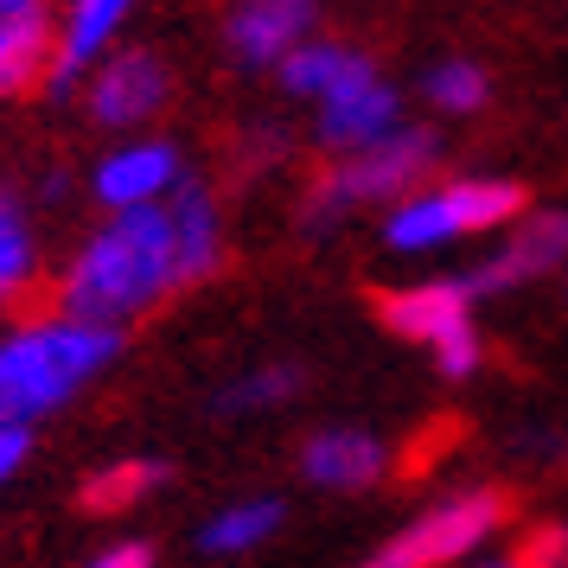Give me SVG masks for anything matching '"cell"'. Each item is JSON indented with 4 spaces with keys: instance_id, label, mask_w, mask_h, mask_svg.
<instances>
[{
    "instance_id": "cell-1",
    "label": "cell",
    "mask_w": 568,
    "mask_h": 568,
    "mask_svg": "<svg viewBox=\"0 0 568 568\" xmlns=\"http://www.w3.org/2000/svg\"><path fill=\"white\" fill-rule=\"evenodd\" d=\"M224 256V231H217V205L205 185H173V199H148V205H122L103 231L78 250V262L58 282V313L78 320H141L154 313L166 294L205 282Z\"/></svg>"
},
{
    "instance_id": "cell-2",
    "label": "cell",
    "mask_w": 568,
    "mask_h": 568,
    "mask_svg": "<svg viewBox=\"0 0 568 568\" xmlns=\"http://www.w3.org/2000/svg\"><path fill=\"white\" fill-rule=\"evenodd\" d=\"M122 358V333L103 320L52 313L0 338V422H32L71 403L90 377Z\"/></svg>"
},
{
    "instance_id": "cell-3",
    "label": "cell",
    "mask_w": 568,
    "mask_h": 568,
    "mask_svg": "<svg viewBox=\"0 0 568 568\" xmlns=\"http://www.w3.org/2000/svg\"><path fill=\"white\" fill-rule=\"evenodd\" d=\"M435 166V134L422 129H396L384 134V141H371V148H358V154H345L326 173V180L313 185L307 199V217L313 224H333V217H345V211L358 205H389V199H409L415 180Z\"/></svg>"
},
{
    "instance_id": "cell-4",
    "label": "cell",
    "mask_w": 568,
    "mask_h": 568,
    "mask_svg": "<svg viewBox=\"0 0 568 568\" xmlns=\"http://www.w3.org/2000/svg\"><path fill=\"white\" fill-rule=\"evenodd\" d=\"M524 192L505 180H460V185H440V192H409L396 199V217L384 224V243L389 250H435V243H454V236H473V231H491L517 217Z\"/></svg>"
},
{
    "instance_id": "cell-5",
    "label": "cell",
    "mask_w": 568,
    "mask_h": 568,
    "mask_svg": "<svg viewBox=\"0 0 568 568\" xmlns=\"http://www.w3.org/2000/svg\"><path fill=\"white\" fill-rule=\"evenodd\" d=\"M377 320H384L396 338L428 345L447 377H466V371L479 364V333H473V287H466V282L396 287V294H384V301H377Z\"/></svg>"
},
{
    "instance_id": "cell-6",
    "label": "cell",
    "mask_w": 568,
    "mask_h": 568,
    "mask_svg": "<svg viewBox=\"0 0 568 568\" xmlns=\"http://www.w3.org/2000/svg\"><path fill=\"white\" fill-rule=\"evenodd\" d=\"M498 517H505V498L498 491H466L454 505L415 517L409 530L389 537L364 568H440V562H454V556H466V549H479L498 530Z\"/></svg>"
},
{
    "instance_id": "cell-7",
    "label": "cell",
    "mask_w": 568,
    "mask_h": 568,
    "mask_svg": "<svg viewBox=\"0 0 568 568\" xmlns=\"http://www.w3.org/2000/svg\"><path fill=\"white\" fill-rule=\"evenodd\" d=\"M313 0H231L224 13V45L236 64H282L313 32Z\"/></svg>"
},
{
    "instance_id": "cell-8",
    "label": "cell",
    "mask_w": 568,
    "mask_h": 568,
    "mask_svg": "<svg viewBox=\"0 0 568 568\" xmlns=\"http://www.w3.org/2000/svg\"><path fill=\"white\" fill-rule=\"evenodd\" d=\"M58 52L52 0H0V97H20L45 83Z\"/></svg>"
},
{
    "instance_id": "cell-9",
    "label": "cell",
    "mask_w": 568,
    "mask_h": 568,
    "mask_svg": "<svg viewBox=\"0 0 568 568\" xmlns=\"http://www.w3.org/2000/svg\"><path fill=\"white\" fill-rule=\"evenodd\" d=\"M160 103H166V64L154 52H115L90 83V115L109 129H134L160 115Z\"/></svg>"
},
{
    "instance_id": "cell-10",
    "label": "cell",
    "mask_w": 568,
    "mask_h": 568,
    "mask_svg": "<svg viewBox=\"0 0 568 568\" xmlns=\"http://www.w3.org/2000/svg\"><path fill=\"white\" fill-rule=\"evenodd\" d=\"M562 256H568V217L562 211H537V217H530V224H524V231H517L466 287H473V294H505V287H517V282L549 275Z\"/></svg>"
},
{
    "instance_id": "cell-11",
    "label": "cell",
    "mask_w": 568,
    "mask_h": 568,
    "mask_svg": "<svg viewBox=\"0 0 568 568\" xmlns=\"http://www.w3.org/2000/svg\"><path fill=\"white\" fill-rule=\"evenodd\" d=\"M396 129H403V103H396V90L384 78H364L358 90L320 103V141L338 148V154H358V148H371V141H384Z\"/></svg>"
},
{
    "instance_id": "cell-12",
    "label": "cell",
    "mask_w": 568,
    "mask_h": 568,
    "mask_svg": "<svg viewBox=\"0 0 568 568\" xmlns=\"http://www.w3.org/2000/svg\"><path fill=\"white\" fill-rule=\"evenodd\" d=\"M134 0H64V20H58V52H52V71H45V90H71L83 78V64L103 52L115 27L129 20Z\"/></svg>"
},
{
    "instance_id": "cell-13",
    "label": "cell",
    "mask_w": 568,
    "mask_h": 568,
    "mask_svg": "<svg viewBox=\"0 0 568 568\" xmlns=\"http://www.w3.org/2000/svg\"><path fill=\"white\" fill-rule=\"evenodd\" d=\"M173 185H180V160H173L166 141H134V148H122V154H109L103 166H97V199L115 205V211L166 199Z\"/></svg>"
},
{
    "instance_id": "cell-14",
    "label": "cell",
    "mask_w": 568,
    "mask_h": 568,
    "mask_svg": "<svg viewBox=\"0 0 568 568\" xmlns=\"http://www.w3.org/2000/svg\"><path fill=\"white\" fill-rule=\"evenodd\" d=\"M301 466H307L313 486L358 491V486H371V479L389 466V454H384V440L364 435V428H326V435L307 440V460H301Z\"/></svg>"
},
{
    "instance_id": "cell-15",
    "label": "cell",
    "mask_w": 568,
    "mask_h": 568,
    "mask_svg": "<svg viewBox=\"0 0 568 568\" xmlns=\"http://www.w3.org/2000/svg\"><path fill=\"white\" fill-rule=\"evenodd\" d=\"M275 71H282V83L294 97H307V103H333L345 90H358L364 78H377L358 45H307V39H301Z\"/></svg>"
},
{
    "instance_id": "cell-16",
    "label": "cell",
    "mask_w": 568,
    "mask_h": 568,
    "mask_svg": "<svg viewBox=\"0 0 568 568\" xmlns=\"http://www.w3.org/2000/svg\"><path fill=\"white\" fill-rule=\"evenodd\" d=\"M275 524H282V505L275 498H250V505H231V511H217L199 530L211 556H236V549H256L262 537H275Z\"/></svg>"
},
{
    "instance_id": "cell-17",
    "label": "cell",
    "mask_w": 568,
    "mask_h": 568,
    "mask_svg": "<svg viewBox=\"0 0 568 568\" xmlns=\"http://www.w3.org/2000/svg\"><path fill=\"white\" fill-rule=\"evenodd\" d=\"M160 479H166L160 460H109L103 473L83 479V505H90V511H129L134 498H148Z\"/></svg>"
},
{
    "instance_id": "cell-18",
    "label": "cell",
    "mask_w": 568,
    "mask_h": 568,
    "mask_svg": "<svg viewBox=\"0 0 568 568\" xmlns=\"http://www.w3.org/2000/svg\"><path fill=\"white\" fill-rule=\"evenodd\" d=\"M32 268H39V243H32L27 211L13 192H0V301H13L32 282Z\"/></svg>"
},
{
    "instance_id": "cell-19",
    "label": "cell",
    "mask_w": 568,
    "mask_h": 568,
    "mask_svg": "<svg viewBox=\"0 0 568 568\" xmlns=\"http://www.w3.org/2000/svg\"><path fill=\"white\" fill-rule=\"evenodd\" d=\"M294 389H301V371H294V364H262V371L236 377V384L217 396V409L224 415H262V409H275V403H287Z\"/></svg>"
},
{
    "instance_id": "cell-20",
    "label": "cell",
    "mask_w": 568,
    "mask_h": 568,
    "mask_svg": "<svg viewBox=\"0 0 568 568\" xmlns=\"http://www.w3.org/2000/svg\"><path fill=\"white\" fill-rule=\"evenodd\" d=\"M428 103L454 109V115L479 109V103H486V71H479V64H466V58L435 64V71H428Z\"/></svg>"
},
{
    "instance_id": "cell-21",
    "label": "cell",
    "mask_w": 568,
    "mask_h": 568,
    "mask_svg": "<svg viewBox=\"0 0 568 568\" xmlns=\"http://www.w3.org/2000/svg\"><path fill=\"white\" fill-rule=\"evenodd\" d=\"M27 422H0V486H7V479H13V473H20V460H27Z\"/></svg>"
},
{
    "instance_id": "cell-22",
    "label": "cell",
    "mask_w": 568,
    "mask_h": 568,
    "mask_svg": "<svg viewBox=\"0 0 568 568\" xmlns=\"http://www.w3.org/2000/svg\"><path fill=\"white\" fill-rule=\"evenodd\" d=\"M524 562H530V568H568V537H562V530H537Z\"/></svg>"
},
{
    "instance_id": "cell-23",
    "label": "cell",
    "mask_w": 568,
    "mask_h": 568,
    "mask_svg": "<svg viewBox=\"0 0 568 568\" xmlns=\"http://www.w3.org/2000/svg\"><path fill=\"white\" fill-rule=\"evenodd\" d=\"M90 568H154V549L148 542H122V549H109L103 562H90Z\"/></svg>"
},
{
    "instance_id": "cell-24",
    "label": "cell",
    "mask_w": 568,
    "mask_h": 568,
    "mask_svg": "<svg viewBox=\"0 0 568 568\" xmlns=\"http://www.w3.org/2000/svg\"><path fill=\"white\" fill-rule=\"evenodd\" d=\"M491 568H524V562H491Z\"/></svg>"
}]
</instances>
